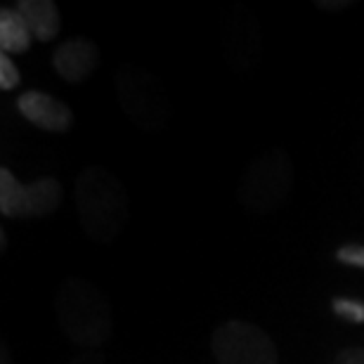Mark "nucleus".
I'll return each mask as SVG.
<instances>
[{
    "instance_id": "obj_15",
    "label": "nucleus",
    "mask_w": 364,
    "mask_h": 364,
    "mask_svg": "<svg viewBox=\"0 0 364 364\" xmlns=\"http://www.w3.org/2000/svg\"><path fill=\"white\" fill-rule=\"evenodd\" d=\"M350 5H353V0H317V7H322L326 12H338Z\"/></svg>"
},
{
    "instance_id": "obj_14",
    "label": "nucleus",
    "mask_w": 364,
    "mask_h": 364,
    "mask_svg": "<svg viewBox=\"0 0 364 364\" xmlns=\"http://www.w3.org/2000/svg\"><path fill=\"white\" fill-rule=\"evenodd\" d=\"M333 364H364V348H343L338 350Z\"/></svg>"
},
{
    "instance_id": "obj_5",
    "label": "nucleus",
    "mask_w": 364,
    "mask_h": 364,
    "mask_svg": "<svg viewBox=\"0 0 364 364\" xmlns=\"http://www.w3.org/2000/svg\"><path fill=\"white\" fill-rule=\"evenodd\" d=\"M210 355L218 364H279L274 341L260 326L230 319L210 336Z\"/></svg>"
},
{
    "instance_id": "obj_1",
    "label": "nucleus",
    "mask_w": 364,
    "mask_h": 364,
    "mask_svg": "<svg viewBox=\"0 0 364 364\" xmlns=\"http://www.w3.org/2000/svg\"><path fill=\"white\" fill-rule=\"evenodd\" d=\"M74 203L83 232L92 242L109 244L126 230L130 203L123 182L102 166H88L74 185Z\"/></svg>"
},
{
    "instance_id": "obj_16",
    "label": "nucleus",
    "mask_w": 364,
    "mask_h": 364,
    "mask_svg": "<svg viewBox=\"0 0 364 364\" xmlns=\"http://www.w3.org/2000/svg\"><path fill=\"white\" fill-rule=\"evenodd\" d=\"M7 355H10V350H7V348H3V364H7ZM12 364V362H10Z\"/></svg>"
},
{
    "instance_id": "obj_10",
    "label": "nucleus",
    "mask_w": 364,
    "mask_h": 364,
    "mask_svg": "<svg viewBox=\"0 0 364 364\" xmlns=\"http://www.w3.org/2000/svg\"><path fill=\"white\" fill-rule=\"evenodd\" d=\"M33 36L28 31L21 14L10 7L0 10V53L5 55H24L31 50Z\"/></svg>"
},
{
    "instance_id": "obj_6",
    "label": "nucleus",
    "mask_w": 364,
    "mask_h": 364,
    "mask_svg": "<svg viewBox=\"0 0 364 364\" xmlns=\"http://www.w3.org/2000/svg\"><path fill=\"white\" fill-rule=\"evenodd\" d=\"M64 189L57 178L21 185L10 168H0V213L5 218H46L62 203Z\"/></svg>"
},
{
    "instance_id": "obj_7",
    "label": "nucleus",
    "mask_w": 364,
    "mask_h": 364,
    "mask_svg": "<svg viewBox=\"0 0 364 364\" xmlns=\"http://www.w3.org/2000/svg\"><path fill=\"white\" fill-rule=\"evenodd\" d=\"M97 67H100V50L90 38H83V36L64 41L53 53L55 74L71 85L85 83Z\"/></svg>"
},
{
    "instance_id": "obj_9",
    "label": "nucleus",
    "mask_w": 364,
    "mask_h": 364,
    "mask_svg": "<svg viewBox=\"0 0 364 364\" xmlns=\"http://www.w3.org/2000/svg\"><path fill=\"white\" fill-rule=\"evenodd\" d=\"M14 10L26 21L28 31L36 41H55L62 31V14L53 0H19Z\"/></svg>"
},
{
    "instance_id": "obj_3",
    "label": "nucleus",
    "mask_w": 364,
    "mask_h": 364,
    "mask_svg": "<svg viewBox=\"0 0 364 364\" xmlns=\"http://www.w3.org/2000/svg\"><path fill=\"white\" fill-rule=\"evenodd\" d=\"M294 189V164L284 149H267L246 166L239 180V203L253 215H272Z\"/></svg>"
},
{
    "instance_id": "obj_12",
    "label": "nucleus",
    "mask_w": 364,
    "mask_h": 364,
    "mask_svg": "<svg viewBox=\"0 0 364 364\" xmlns=\"http://www.w3.org/2000/svg\"><path fill=\"white\" fill-rule=\"evenodd\" d=\"M19 85V71L10 60V55L0 53V90H12Z\"/></svg>"
},
{
    "instance_id": "obj_8",
    "label": "nucleus",
    "mask_w": 364,
    "mask_h": 364,
    "mask_svg": "<svg viewBox=\"0 0 364 364\" xmlns=\"http://www.w3.org/2000/svg\"><path fill=\"white\" fill-rule=\"evenodd\" d=\"M17 109L28 123L48 133H67L74 126V112L62 100L41 90H26L17 97Z\"/></svg>"
},
{
    "instance_id": "obj_2",
    "label": "nucleus",
    "mask_w": 364,
    "mask_h": 364,
    "mask_svg": "<svg viewBox=\"0 0 364 364\" xmlns=\"http://www.w3.org/2000/svg\"><path fill=\"white\" fill-rule=\"evenodd\" d=\"M55 317L62 333L85 350L105 346L114 331V312L107 296L83 277H69L55 296Z\"/></svg>"
},
{
    "instance_id": "obj_13",
    "label": "nucleus",
    "mask_w": 364,
    "mask_h": 364,
    "mask_svg": "<svg viewBox=\"0 0 364 364\" xmlns=\"http://www.w3.org/2000/svg\"><path fill=\"white\" fill-rule=\"evenodd\" d=\"M336 258L346 265L364 267V246L360 244H346L336 251Z\"/></svg>"
},
{
    "instance_id": "obj_11",
    "label": "nucleus",
    "mask_w": 364,
    "mask_h": 364,
    "mask_svg": "<svg viewBox=\"0 0 364 364\" xmlns=\"http://www.w3.org/2000/svg\"><path fill=\"white\" fill-rule=\"evenodd\" d=\"M333 312L338 317L348 319V322H364V303L360 301H353V298H336L333 301Z\"/></svg>"
},
{
    "instance_id": "obj_4",
    "label": "nucleus",
    "mask_w": 364,
    "mask_h": 364,
    "mask_svg": "<svg viewBox=\"0 0 364 364\" xmlns=\"http://www.w3.org/2000/svg\"><path fill=\"white\" fill-rule=\"evenodd\" d=\"M116 95L121 100L123 112L137 128L156 133L168 121V100L164 85L147 69L121 64L114 74Z\"/></svg>"
}]
</instances>
